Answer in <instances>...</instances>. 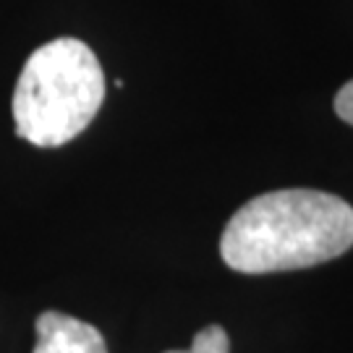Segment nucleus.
<instances>
[{"label": "nucleus", "instance_id": "1", "mask_svg": "<svg viewBox=\"0 0 353 353\" xmlns=\"http://www.w3.org/2000/svg\"><path fill=\"white\" fill-rule=\"evenodd\" d=\"M351 246L353 207L312 189L254 196L228 220L220 239L223 262L246 275L322 265Z\"/></svg>", "mask_w": 353, "mask_h": 353}, {"label": "nucleus", "instance_id": "4", "mask_svg": "<svg viewBox=\"0 0 353 353\" xmlns=\"http://www.w3.org/2000/svg\"><path fill=\"white\" fill-rule=\"evenodd\" d=\"M165 353H230V338L220 325H207L194 335L189 351H165Z\"/></svg>", "mask_w": 353, "mask_h": 353}, {"label": "nucleus", "instance_id": "5", "mask_svg": "<svg viewBox=\"0 0 353 353\" xmlns=\"http://www.w3.org/2000/svg\"><path fill=\"white\" fill-rule=\"evenodd\" d=\"M335 113L353 126V79L335 94Z\"/></svg>", "mask_w": 353, "mask_h": 353}, {"label": "nucleus", "instance_id": "3", "mask_svg": "<svg viewBox=\"0 0 353 353\" xmlns=\"http://www.w3.org/2000/svg\"><path fill=\"white\" fill-rule=\"evenodd\" d=\"M34 353H108L100 330L63 312H45L37 316Z\"/></svg>", "mask_w": 353, "mask_h": 353}, {"label": "nucleus", "instance_id": "2", "mask_svg": "<svg viewBox=\"0 0 353 353\" xmlns=\"http://www.w3.org/2000/svg\"><path fill=\"white\" fill-rule=\"evenodd\" d=\"M105 100V74L89 45L52 39L29 55L13 92L19 137L34 147H61L94 121Z\"/></svg>", "mask_w": 353, "mask_h": 353}]
</instances>
